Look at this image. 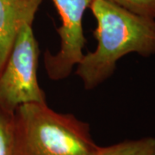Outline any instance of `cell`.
I'll return each mask as SVG.
<instances>
[{
    "instance_id": "6da1fadb",
    "label": "cell",
    "mask_w": 155,
    "mask_h": 155,
    "mask_svg": "<svg viewBox=\"0 0 155 155\" xmlns=\"http://www.w3.org/2000/svg\"><path fill=\"white\" fill-rule=\"evenodd\" d=\"M90 9L97 21L93 30L97 48L84 54L75 71L85 90H93L108 79L123 56L155 54V19L136 15L109 0H92Z\"/></svg>"
},
{
    "instance_id": "ba28073f",
    "label": "cell",
    "mask_w": 155,
    "mask_h": 155,
    "mask_svg": "<svg viewBox=\"0 0 155 155\" xmlns=\"http://www.w3.org/2000/svg\"><path fill=\"white\" fill-rule=\"evenodd\" d=\"M130 12L155 19V0H109Z\"/></svg>"
},
{
    "instance_id": "7a4b0ae2",
    "label": "cell",
    "mask_w": 155,
    "mask_h": 155,
    "mask_svg": "<svg viewBox=\"0 0 155 155\" xmlns=\"http://www.w3.org/2000/svg\"><path fill=\"white\" fill-rule=\"evenodd\" d=\"M98 147L87 122L54 110L47 102L14 111L12 155H94Z\"/></svg>"
},
{
    "instance_id": "277c9868",
    "label": "cell",
    "mask_w": 155,
    "mask_h": 155,
    "mask_svg": "<svg viewBox=\"0 0 155 155\" xmlns=\"http://www.w3.org/2000/svg\"><path fill=\"white\" fill-rule=\"evenodd\" d=\"M60 15L61 25L57 28L61 47L56 54L44 53V66L51 80L60 81L70 76L81 61L86 44L83 17L92 0H52Z\"/></svg>"
},
{
    "instance_id": "5b68a950",
    "label": "cell",
    "mask_w": 155,
    "mask_h": 155,
    "mask_svg": "<svg viewBox=\"0 0 155 155\" xmlns=\"http://www.w3.org/2000/svg\"><path fill=\"white\" fill-rule=\"evenodd\" d=\"M43 0H0V74L17 35L26 24H33Z\"/></svg>"
},
{
    "instance_id": "3957f363",
    "label": "cell",
    "mask_w": 155,
    "mask_h": 155,
    "mask_svg": "<svg viewBox=\"0 0 155 155\" xmlns=\"http://www.w3.org/2000/svg\"><path fill=\"white\" fill-rule=\"evenodd\" d=\"M40 48L32 25L17 35L5 68L0 74V106L15 111L18 106L44 103L46 95L37 77Z\"/></svg>"
},
{
    "instance_id": "8992f818",
    "label": "cell",
    "mask_w": 155,
    "mask_h": 155,
    "mask_svg": "<svg viewBox=\"0 0 155 155\" xmlns=\"http://www.w3.org/2000/svg\"><path fill=\"white\" fill-rule=\"evenodd\" d=\"M94 155H155V138L145 137L108 147H98Z\"/></svg>"
},
{
    "instance_id": "52a82bcc",
    "label": "cell",
    "mask_w": 155,
    "mask_h": 155,
    "mask_svg": "<svg viewBox=\"0 0 155 155\" xmlns=\"http://www.w3.org/2000/svg\"><path fill=\"white\" fill-rule=\"evenodd\" d=\"M14 111L0 106V155H12Z\"/></svg>"
}]
</instances>
